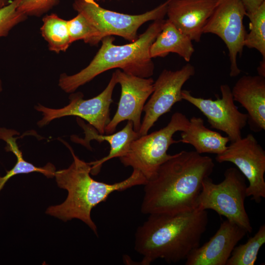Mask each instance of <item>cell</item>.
<instances>
[{
	"mask_svg": "<svg viewBox=\"0 0 265 265\" xmlns=\"http://www.w3.org/2000/svg\"><path fill=\"white\" fill-rule=\"evenodd\" d=\"M224 177L218 184L214 183L210 177L204 179L195 209L213 210L251 233L253 228L244 204L247 197L246 178L237 168L233 167L225 171Z\"/></svg>",
	"mask_w": 265,
	"mask_h": 265,
	"instance_id": "5",
	"label": "cell"
},
{
	"mask_svg": "<svg viewBox=\"0 0 265 265\" xmlns=\"http://www.w3.org/2000/svg\"><path fill=\"white\" fill-rule=\"evenodd\" d=\"M246 13H250L256 11L265 0H240Z\"/></svg>",
	"mask_w": 265,
	"mask_h": 265,
	"instance_id": "27",
	"label": "cell"
},
{
	"mask_svg": "<svg viewBox=\"0 0 265 265\" xmlns=\"http://www.w3.org/2000/svg\"><path fill=\"white\" fill-rule=\"evenodd\" d=\"M232 94L234 101L247 111L250 129L259 132L265 130V77L244 75L236 82Z\"/></svg>",
	"mask_w": 265,
	"mask_h": 265,
	"instance_id": "16",
	"label": "cell"
},
{
	"mask_svg": "<svg viewBox=\"0 0 265 265\" xmlns=\"http://www.w3.org/2000/svg\"><path fill=\"white\" fill-rule=\"evenodd\" d=\"M85 137L79 140L81 143L88 145L90 141L95 140L100 143L106 141L110 145V151L108 155L102 159L89 162L92 166L91 173L98 174L104 163L114 158H120L127 154L129 151L132 142L140 136L135 132L132 121H128L126 125L120 131L111 134H100L92 126L82 125Z\"/></svg>",
	"mask_w": 265,
	"mask_h": 265,
	"instance_id": "17",
	"label": "cell"
},
{
	"mask_svg": "<svg viewBox=\"0 0 265 265\" xmlns=\"http://www.w3.org/2000/svg\"><path fill=\"white\" fill-rule=\"evenodd\" d=\"M258 75L265 77V61L263 59L260 62V65L257 69Z\"/></svg>",
	"mask_w": 265,
	"mask_h": 265,
	"instance_id": "28",
	"label": "cell"
},
{
	"mask_svg": "<svg viewBox=\"0 0 265 265\" xmlns=\"http://www.w3.org/2000/svg\"><path fill=\"white\" fill-rule=\"evenodd\" d=\"M164 19L154 21L146 31L130 43L116 45L114 38L107 36L101 40L102 46L89 65L73 75L61 74L60 88L72 93L96 76L114 68L141 78H150L154 73V64L150 55V48L161 30Z\"/></svg>",
	"mask_w": 265,
	"mask_h": 265,
	"instance_id": "4",
	"label": "cell"
},
{
	"mask_svg": "<svg viewBox=\"0 0 265 265\" xmlns=\"http://www.w3.org/2000/svg\"><path fill=\"white\" fill-rule=\"evenodd\" d=\"M192 41L170 21L165 20L161 31L150 47V57H163L173 53L189 62L194 52Z\"/></svg>",
	"mask_w": 265,
	"mask_h": 265,
	"instance_id": "19",
	"label": "cell"
},
{
	"mask_svg": "<svg viewBox=\"0 0 265 265\" xmlns=\"http://www.w3.org/2000/svg\"><path fill=\"white\" fill-rule=\"evenodd\" d=\"M2 84L1 80L0 79V93L2 91Z\"/></svg>",
	"mask_w": 265,
	"mask_h": 265,
	"instance_id": "30",
	"label": "cell"
},
{
	"mask_svg": "<svg viewBox=\"0 0 265 265\" xmlns=\"http://www.w3.org/2000/svg\"><path fill=\"white\" fill-rule=\"evenodd\" d=\"M21 0H13L0 9V38L6 36L17 25L25 21L27 16L18 9Z\"/></svg>",
	"mask_w": 265,
	"mask_h": 265,
	"instance_id": "25",
	"label": "cell"
},
{
	"mask_svg": "<svg viewBox=\"0 0 265 265\" xmlns=\"http://www.w3.org/2000/svg\"><path fill=\"white\" fill-rule=\"evenodd\" d=\"M59 0H21L18 10L27 16L40 17L56 5Z\"/></svg>",
	"mask_w": 265,
	"mask_h": 265,
	"instance_id": "26",
	"label": "cell"
},
{
	"mask_svg": "<svg viewBox=\"0 0 265 265\" xmlns=\"http://www.w3.org/2000/svg\"><path fill=\"white\" fill-rule=\"evenodd\" d=\"M68 27L71 42L83 40L91 45H96L101 40L98 31L81 14L68 21Z\"/></svg>",
	"mask_w": 265,
	"mask_h": 265,
	"instance_id": "24",
	"label": "cell"
},
{
	"mask_svg": "<svg viewBox=\"0 0 265 265\" xmlns=\"http://www.w3.org/2000/svg\"><path fill=\"white\" fill-rule=\"evenodd\" d=\"M245 16L250 20V31L246 34L244 46L257 50L265 59V1L256 11Z\"/></svg>",
	"mask_w": 265,
	"mask_h": 265,
	"instance_id": "23",
	"label": "cell"
},
{
	"mask_svg": "<svg viewBox=\"0 0 265 265\" xmlns=\"http://www.w3.org/2000/svg\"><path fill=\"white\" fill-rule=\"evenodd\" d=\"M9 0H0V9L8 4Z\"/></svg>",
	"mask_w": 265,
	"mask_h": 265,
	"instance_id": "29",
	"label": "cell"
},
{
	"mask_svg": "<svg viewBox=\"0 0 265 265\" xmlns=\"http://www.w3.org/2000/svg\"><path fill=\"white\" fill-rule=\"evenodd\" d=\"M218 0H169L167 20L192 41L199 42Z\"/></svg>",
	"mask_w": 265,
	"mask_h": 265,
	"instance_id": "15",
	"label": "cell"
},
{
	"mask_svg": "<svg viewBox=\"0 0 265 265\" xmlns=\"http://www.w3.org/2000/svg\"><path fill=\"white\" fill-rule=\"evenodd\" d=\"M168 2L167 0L156 8L138 15L104 8L95 0H75L73 8L83 15L98 31L102 40L107 36L116 35L132 42L138 38L137 31L143 24L164 19Z\"/></svg>",
	"mask_w": 265,
	"mask_h": 265,
	"instance_id": "7",
	"label": "cell"
},
{
	"mask_svg": "<svg viewBox=\"0 0 265 265\" xmlns=\"http://www.w3.org/2000/svg\"><path fill=\"white\" fill-rule=\"evenodd\" d=\"M73 158L68 168L56 171L57 186L68 191L66 200L61 204L50 206L46 213L64 221L78 219L85 223L98 236L97 227L91 217L93 208L105 202L115 191L144 185L147 180L139 171L133 170L126 179L112 184L94 180L90 176L91 165L80 159L68 145Z\"/></svg>",
	"mask_w": 265,
	"mask_h": 265,
	"instance_id": "3",
	"label": "cell"
},
{
	"mask_svg": "<svg viewBox=\"0 0 265 265\" xmlns=\"http://www.w3.org/2000/svg\"><path fill=\"white\" fill-rule=\"evenodd\" d=\"M117 83L121 86V96L117 111L105 128V134L113 133L118 124L131 121L134 130L138 132L141 117L146 101L154 90V80L126 73L117 69L114 72Z\"/></svg>",
	"mask_w": 265,
	"mask_h": 265,
	"instance_id": "13",
	"label": "cell"
},
{
	"mask_svg": "<svg viewBox=\"0 0 265 265\" xmlns=\"http://www.w3.org/2000/svg\"><path fill=\"white\" fill-rule=\"evenodd\" d=\"M246 11L240 0H218V3L205 25L203 33H212L225 44L230 61V76L235 77L241 70L237 56L241 55L246 34L243 21Z\"/></svg>",
	"mask_w": 265,
	"mask_h": 265,
	"instance_id": "10",
	"label": "cell"
},
{
	"mask_svg": "<svg viewBox=\"0 0 265 265\" xmlns=\"http://www.w3.org/2000/svg\"><path fill=\"white\" fill-rule=\"evenodd\" d=\"M117 83L114 72L106 88L92 98L84 100L82 93H72L69 104L62 108H51L40 104L36 106L35 109L43 115L37 125L42 127L55 119L75 116L87 121L99 133L105 134V128L111 120L110 106L113 102V91Z\"/></svg>",
	"mask_w": 265,
	"mask_h": 265,
	"instance_id": "8",
	"label": "cell"
},
{
	"mask_svg": "<svg viewBox=\"0 0 265 265\" xmlns=\"http://www.w3.org/2000/svg\"><path fill=\"white\" fill-rule=\"evenodd\" d=\"M208 223L206 210L149 214L135 234L134 249L143 257L141 264L158 259L169 263L186 260L200 246Z\"/></svg>",
	"mask_w": 265,
	"mask_h": 265,
	"instance_id": "2",
	"label": "cell"
},
{
	"mask_svg": "<svg viewBox=\"0 0 265 265\" xmlns=\"http://www.w3.org/2000/svg\"><path fill=\"white\" fill-rule=\"evenodd\" d=\"M189 121L183 113L175 112L165 127L133 140L127 154L119 158L120 161L140 172L147 181L151 180L160 165L172 157L167 153L170 146L180 142L173 139L174 133L186 130Z\"/></svg>",
	"mask_w": 265,
	"mask_h": 265,
	"instance_id": "6",
	"label": "cell"
},
{
	"mask_svg": "<svg viewBox=\"0 0 265 265\" xmlns=\"http://www.w3.org/2000/svg\"><path fill=\"white\" fill-rule=\"evenodd\" d=\"M265 242V224L244 244L235 246L226 265H254L260 249Z\"/></svg>",
	"mask_w": 265,
	"mask_h": 265,
	"instance_id": "22",
	"label": "cell"
},
{
	"mask_svg": "<svg viewBox=\"0 0 265 265\" xmlns=\"http://www.w3.org/2000/svg\"><path fill=\"white\" fill-rule=\"evenodd\" d=\"M214 167L211 158L195 151L173 155L144 185L141 212L177 213L195 210L202 182L210 177Z\"/></svg>",
	"mask_w": 265,
	"mask_h": 265,
	"instance_id": "1",
	"label": "cell"
},
{
	"mask_svg": "<svg viewBox=\"0 0 265 265\" xmlns=\"http://www.w3.org/2000/svg\"><path fill=\"white\" fill-rule=\"evenodd\" d=\"M181 132L180 142L192 145L200 154H220L226 149L230 141L227 136L207 128L201 117H191L186 129Z\"/></svg>",
	"mask_w": 265,
	"mask_h": 265,
	"instance_id": "18",
	"label": "cell"
},
{
	"mask_svg": "<svg viewBox=\"0 0 265 265\" xmlns=\"http://www.w3.org/2000/svg\"><path fill=\"white\" fill-rule=\"evenodd\" d=\"M40 30L42 36L48 43L50 51L57 53L65 52L72 44L68 21L55 14L52 13L44 17Z\"/></svg>",
	"mask_w": 265,
	"mask_h": 265,
	"instance_id": "21",
	"label": "cell"
},
{
	"mask_svg": "<svg viewBox=\"0 0 265 265\" xmlns=\"http://www.w3.org/2000/svg\"><path fill=\"white\" fill-rule=\"evenodd\" d=\"M19 133L12 129L4 128H0V139L6 143L5 149L6 151L12 152L17 158V161L13 167L3 177H0V191L2 189L7 182L12 177L20 174H28L32 172H39L47 178L54 177L55 168L54 166L48 163L44 167H37L24 159L22 152L19 149L16 143L18 137L14 135Z\"/></svg>",
	"mask_w": 265,
	"mask_h": 265,
	"instance_id": "20",
	"label": "cell"
},
{
	"mask_svg": "<svg viewBox=\"0 0 265 265\" xmlns=\"http://www.w3.org/2000/svg\"><path fill=\"white\" fill-rule=\"evenodd\" d=\"M215 160L237 166L248 181L247 197L257 203L265 198V151L253 134L231 142L224 152L216 155Z\"/></svg>",
	"mask_w": 265,
	"mask_h": 265,
	"instance_id": "9",
	"label": "cell"
},
{
	"mask_svg": "<svg viewBox=\"0 0 265 265\" xmlns=\"http://www.w3.org/2000/svg\"><path fill=\"white\" fill-rule=\"evenodd\" d=\"M247 233L234 222L224 221L208 241L191 251L185 265H226L234 247Z\"/></svg>",
	"mask_w": 265,
	"mask_h": 265,
	"instance_id": "14",
	"label": "cell"
},
{
	"mask_svg": "<svg viewBox=\"0 0 265 265\" xmlns=\"http://www.w3.org/2000/svg\"><path fill=\"white\" fill-rule=\"evenodd\" d=\"M195 73L190 63L176 71L163 70L154 83V90L144 105V116L138 132L140 136L148 133L159 118L169 112L177 103L181 102L182 87Z\"/></svg>",
	"mask_w": 265,
	"mask_h": 265,
	"instance_id": "12",
	"label": "cell"
},
{
	"mask_svg": "<svg viewBox=\"0 0 265 265\" xmlns=\"http://www.w3.org/2000/svg\"><path fill=\"white\" fill-rule=\"evenodd\" d=\"M220 90L221 98L217 97L215 100L196 97L186 90H182L181 94L183 100L197 108L207 118L212 128L224 132L230 141L234 142L242 137L247 115L238 110L229 85L221 84Z\"/></svg>",
	"mask_w": 265,
	"mask_h": 265,
	"instance_id": "11",
	"label": "cell"
}]
</instances>
